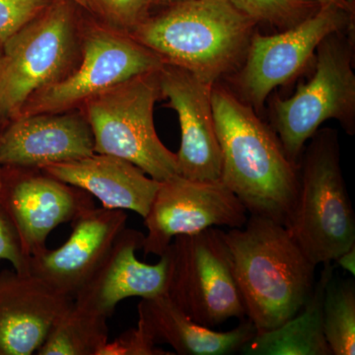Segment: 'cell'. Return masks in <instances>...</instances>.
<instances>
[{"label":"cell","mask_w":355,"mask_h":355,"mask_svg":"<svg viewBox=\"0 0 355 355\" xmlns=\"http://www.w3.org/2000/svg\"><path fill=\"white\" fill-rule=\"evenodd\" d=\"M212 109L222 155L221 182L249 216L286 225L299 189V165L277 133L231 89L212 86Z\"/></svg>","instance_id":"cell-1"},{"label":"cell","mask_w":355,"mask_h":355,"mask_svg":"<svg viewBox=\"0 0 355 355\" xmlns=\"http://www.w3.org/2000/svg\"><path fill=\"white\" fill-rule=\"evenodd\" d=\"M246 317L257 331L279 328L302 309L315 284L316 266L284 224L249 216L224 232Z\"/></svg>","instance_id":"cell-2"},{"label":"cell","mask_w":355,"mask_h":355,"mask_svg":"<svg viewBox=\"0 0 355 355\" xmlns=\"http://www.w3.org/2000/svg\"><path fill=\"white\" fill-rule=\"evenodd\" d=\"M256 27L227 0H184L149 16L130 36L166 64L214 85L241 67Z\"/></svg>","instance_id":"cell-3"},{"label":"cell","mask_w":355,"mask_h":355,"mask_svg":"<svg viewBox=\"0 0 355 355\" xmlns=\"http://www.w3.org/2000/svg\"><path fill=\"white\" fill-rule=\"evenodd\" d=\"M286 227L315 266L355 245V214L340 166L338 135L318 130L299 161V189Z\"/></svg>","instance_id":"cell-4"},{"label":"cell","mask_w":355,"mask_h":355,"mask_svg":"<svg viewBox=\"0 0 355 355\" xmlns=\"http://www.w3.org/2000/svg\"><path fill=\"white\" fill-rule=\"evenodd\" d=\"M72 0H53L0 53V116L14 119L35 92L69 76L81 57L83 21Z\"/></svg>","instance_id":"cell-5"},{"label":"cell","mask_w":355,"mask_h":355,"mask_svg":"<svg viewBox=\"0 0 355 355\" xmlns=\"http://www.w3.org/2000/svg\"><path fill=\"white\" fill-rule=\"evenodd\" d=\"M354 28L329 35L318 46L315 73L288 99L270 100V127L292 162L299 165L320 125L336 120L355 133Z\"/></svg>","instance_id":"cell-6"},{"label":"cell","mask_w":355,"mask_h":355,"mask_svg":"<svg viewBox=\"0 0 355 355\" xmlns=\"http://www.w3.org/2000/svg\"><path fill=\"white\" fill-rule=\"evenodd\" d=\"M159 70L91 98L79 111L90 125L95 153L125 159L162 182L178 175V166L176 153L163 144L154 125V106L161 97Z\"/></svg>","instance_id":"cell-7"},{"label":"cell","mask_w":355,"mask_h":355,"mask_svg":"<svg viewBox=\"0 0 355 355\" xmlns=\"http://www.w3.org/2000/svg\"><path fill=\"white\" fill-rule=\"evenodd\" d=\"M163 254L169 268L166 295L187 316L211 329L231 318L246 319L224 231L177 236Z\"/></svg>","instance_id":"cell-8"},{"label":"cell","mask_w":355,"mask_h":355,"mask_svg":"<svg viewBox=\"0 0 355 355\" xmlns=\"http://www.w3.org/2000/svg\"><path fill=\"white\" fill-rule=\"evenodd\" d=\"M164 64L130 35L98 21H83L81 57L76 69L62 80L35 92L16 116L79 110L91 98L132 77L157 71Z\"/></svg>","instance_id":"cell-9"},{"label":"cell","mask_w":355,"mask_h":355,"mask_svg":"<svg viewBox=\"0 0 355 355\" xmlns=\"http://www.w3.org/2000/svg\"><path fill=\"white\" fill-rule=\"evenodd\" d=\"M354 26V13L323 6L302 22L279 34L254 31L244 62L231 74L234 87L231 90L260 114L270 93L305 69L327 36Z\"/></svg>","instance_id":"cell-10"},{"label":"cell","mask_w":355,"mask_h":355,"mask_svg":"<svg viewBox=\"0 0 355 355\" xmlns=\"http://www.w3.org/2000/svg\"><path fill=\"white\" fill-rule=\"evenodd\" d=\"M249 214L221 181L203 182L175 175L160 182L144 217L146 256L164 253L177 236L211 227L241 228Z\"/></svg>","instance_id":"cell-11"},{"label":"cell","mask_w":355,"mask_h":355,"mask_svg":"<svg viewBox=\"0 0 355 355\" xmlns=\"http://www.w3.org/2000/svg\"><path fill=\"white\" fill-rule=\"evenodd\" d=\"M0 202L30 259L55 228L95 207L92 196L41 168L0 167Z\"/></svg>","instance_id":"cell-12"},{"label":"cell","mask_w":355,"mask_h":355,"mask_svg":"<svg viewBox=\"0 0 355 355\" xmlns=\"http://www.w3.org/2000/svg\"><path fill=\"white\" fill-rule=\"evenodd\" d=\"M161 97L168 99L181 127L178 175L195 181H221L222 155L217 137L212 84L172 64L159 70Z\"/></svg>","instance_id":"cell-13"},{"label":"cell","mask_w":355,"mask_h":355,"mask_svg":"<svg viewBox=\"0 0 355 355\" xmlns=\"http://www.w3.org/2000/svg\"><path fill=\"white\" fill-rule=\"evenodd\" d=\"M127 221L125 210L95 207L83 212L70 222L71 233L62 246L46 248L31 257L30 272L74 299L127 227Z\"/></svg>","instance_id":"cell-14"},{"label":"cell","mask_w":355,"mask_h":355,"mask_svg":"<svg viewBox=\"0 0 355 355\" xmlns=\"http://www.w3.org/2000/svg\"><path fill=\"white\" fill-rule=\"evenodd\" d=\"M94 153V139L79 110L11 119L0 132V167L43 168Z\"/></svg>","instance_id":"cell-15"},{"label":"cell","mask_w":355,"mask_h":355,"mask_svg":"<svg viewBox=\"0 0 355 355\" xmlns=\"http://www.w3.org/2000/svg\"><path fill=\"white\" fill-rule=\"evenodd\" d=\"M144 241V233L123 229L95 272L77 292L74 302L110 318L125 299L166 295L169 272L167 257L161 254L154 265L142 263L135 253L142 249Z\"/></svg>","instance_id":"cell-16"},{"label":"cell","mask_w":355,"mask_h":355,"mask_svg":"<svg viewBox=\"0 0 355 355\" xmlns=\"http://www.w3.org/2000/svg\"><path fill=\"white\" fill-rule=\"evenodd\" d=\"M72 302L31 272L0 273V355L37 354Z\"/></svg>","instance_id":"cell-17"},{"label":"cell","mask_w":355,"mask_h":355,"mask_svg":"<svg viewBox=\"0 0 355 355\" xmlns=\"http://www.w3.org/2000/svg\"><path fill=\"white\" fill-rule=\"evenodd\" d=\"M41 169L86 191L107 209L132 210L142 218L148 214L160 184L137 166L108 154L94 153Z\"/></svg>","instance_id":"cell-18"},{"label":"cell","mask_w":355,"mask_h":355,"mask_svg":"<svg viewBox=\"0 0 355 355\" xmlns=\"http://www.w3.org/2000/svg\"><path fill=\"white\" fill-rule=\"evenodd\" d=\"M139 322L156 343H166L181 355H229L241 352L257 335L249 320L234 330L218 331L187 316L167 295L144 298L139 307Z\"/></svg>","instance_id":"cell-19"},{"label":"cell","mask_w":355,"mask_h":355,"mask_svg":"<svg viewBox=\"0 0 355 355\" xmlns=\"http://www.w3.org/2000/svg\"><path fill=\"white\" fill-rule=\"evenodd\" d=\"M331 263H323L319 280L302 309L273 330L261 331L244 345L246 355H333L323 327L324 291L334 275Z\"/></svg>","instance_id":"cell-20"},{"label":"cell","mask_w":355,"mask_h":355,"mask_svg":"<svg viewBox=\"0 0 355 355\" xmlns=\"http://www.w3.org/2000/svg\"><path fill=\"white\" fill-rule=\"evenodd\" d=\"M108 319L73 301L53 324L37 354L101 355L109 342Z\"/></svg>","instance_id":"cell-21"},{"label":"cell","mask_w":355,"mask_h":355,"mask_svg":"<svg viewBox=\"0 0 355 355\" xmlns=\"http://www.w3.org/2000/svg\"><path fill=\"white\" fill-rule=\"evenodd\" d=\"M324 335L333 355L355 354V282L336 279L327 284L323 303Z\"/></svg>","instance_id":"cell-22"},{"label":"cell","mask_w":355,"mask_h":355,"mask_svg":"<svg viewBox=\"0 0 355 355\" xmlns=\"http://www.w3.org/2000/svg\"><path fill=\"white\" fill-rule=\"evenodd\" d=\"M238 11L251 18L254 22L266 23L279 28L282 31L289 29L309 17L315 6L308 0H227Z\"/></svg>","instance_id":"cell-23"},{"label":"cell","mask_w":355,"mask_h":355,"mask_svg":"<svg viewBox=\"0 0 355 355\" xmlns=\"http://www.w3.org/2000/svg\"><path fill=\"white\" fill-rule=\"evenodd\" d=\"M98 22L130 35L149 17L153 0H85Z\"/></svg>","instance_id":"cell-24"},{"label":"cell","mask_w":355,"mask_h":355,"mask_svg":"<svg viewBox=\"0 0 355 355\" xmlns=\"http://www.w3.org/2000/svg\"><path fill=\"white\" fill-rule=\"evenodd\" d=\"M53 0H0V49Z\"/></svg>","instance_id":"cell-25"},{"label":"cell","mask_w":355,"mask_h":355,"mask_svg":"<svg viewBox=\"0 0 355 355\" xmlns=\"http://www.w3.org/2000/svg\"><path fill=\"white\" fill-rule=\"evenodd\" d=\"M159 349L157 343L144 330L141 324L123 331L113 342H108L101 352V355H169Z\"/></svg>","instance_id":"cell-26"},{"label":"cell","mask_w":355,"mask_h":355,"mask_svg":"<svg viewBox=\"0 0 355 355\" xmlns=\"http://www.w3.org/2000/svg\"><path fill=\"white\" fill-rule=\"evenodd\" d=\"M0 261H7L17 272H30V257L25 253L22 243L10 216L0 202Z\"/></svg>","instance_id":"cell-27"},{"label":"cell","mask_w":355,"mask_h":355,"mask_svg":"<svg viewBox=\"0 0 355 355\" xmlns=\"http://www.w3.org/2000/svg\"><path fill=\"white\" fill-rule=\"evenodd\" d=\"M340 268L352 273V277L355 275V245L350 249L340 254L335 261Z\"/></svg>","instance_id":"cell-28"},{"label":"cell","mask_w":355,"mask_h":355,"mask_svg":"<svg viewBox=\"0 0 355 355\" xmlns=\"http://www.w3.org/2000/svg\"><path fill=\"white\" fill-rule=\"evenodd\" d=\"M308 1L314 2L319 6H334L340 7L343 10L354 13V6L350 0H308Z\"/></svg>","instance_id":"cell-29"},{"label":"cell","mask_w":355,"mask_h":355,"mask_svg":"<svg viewBox=\"0 0 355 355\" xmlns=\"http://www.w3.org/2000/svg\"><path fill=\"white\" fill-rule=\"evenodd\" d=\"M184 1V0H153V4H160V6H171L177 2Z\"/></svg>","instance_id":"cell-30"},{"label":"cell","mask_w":355,"mask_h":355,"mask_svg":"<svg viewBox=\"0 0 355 355\" xmlns=\"http://www.w3.org/2000/svg\"><path fill=\"white\" fill-rule=\"evenodd\" d=\"M72 1L76 2L77 6L80 7L81 9H83V10L86 11V9H87V6H86L85 0H72Z\"/></svg>","instance_id":"cell-31"},{"label":"cell","mask_w":355,"mask_h":355,"mask_svg":"<svg viewBox=\"0 0 355 355\" xmlns=\"http://www.w3.org/2000/svg\"><path fill=\"white\" fill-rule=\"evenodd\" d=\"M0 53H1V49H0Z\"/></svg>","instance_id":"cell-32"},{"label":"cell","mask_w":355,"mask_h":355,"mask_svg":"<svg viewBox=\"0 0 355 355\" xmlns=\"http://www.w3.org/2000/svg\"><path fill=\"white\" fill-rule=\"evenodd\" d=\"M1 119H2L1 116H0V120H1Z\"/></svg>","instance_id":"cell-33"}]
</instances>
